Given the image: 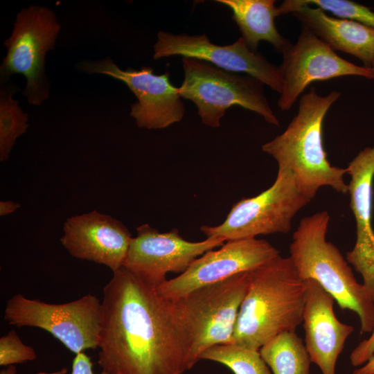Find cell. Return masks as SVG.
<instances>
[{"label": "cell", "mask_w": 374, "mask_h": 374, "mask_svg": "<svg viewBox=\"0 0 374 374\" xmlns=\"http://www.w3.org/2000/svg\"><path fill=\"white\" fill-rule=\"evenodd\" d=\"M66 373H67V369L66 368H62L58 371H55L53 372L40 371L35 374H66Z\"/></svg>", "instance_id": "30"}, {"label": "cell", "mask_w": 374, "mask_h": 374, "mask_svg": "<svg viewBox=\"0 0 374 374\" xmlns=\"http://www.w3.org/2000/svg\"><path fill=\"white\" fill-rule=\"evenodd\" d=\"M173 55L194 58L208 62L224 71L249 75L279 94L283 89L280 66L269 62L260 53L251 51L240 37L229 45L211 42L205 35H174L160 30L154 44L153 58Z\"/></svg>", "instance_id": "13"}, {"label": "cell", "mask_w": 374, "mask_h": 374, "mask_svg": "<svg viewBox=\"0 0 374 374\" xmlns=\"http://www.w3.org/2000/svg\"><path fill=\"white\" fill-rule=\"evenodd\" d=\"M249 285V271L196 289L172 301L190 335L188 368L206 349L233 341L241 304Z\"/></svg>", "instance_id": "7"}, {"label": "cell", "mask_w": 374, "mask_h": 374, "mask_svg": "<svg viewBox=\"0 0 374 374\" xmlns=\"http://www.w3.org/2000/svg\"><path fill=\"white\" fill-rule=\"evenodd\" d=\"M61 26L53 11L31 5L17 15L11 35L4 41L7 54L0 66L1 83L20 73L26 78L23 95L28 103L41 105L49 96L45 57L53 50Z\"/></svg>", "instance_id": "9"}, {"label": "cell", "mask_w": 374, "mask_h": 374, "mask_svg": "<svg viewBox=\"0 0 374 374\" xmlns=\"http://www.w3.org/2000/svg\"><path fill=\"white\" fill-rule=\"evenodd\" d=\"M4 319L15 327L44 330L77 355L98 348L102 303L91 294L64 303H48L17 294L9 299Z\"/></svg>", "instance_id": "8"}, {"label": "cell", "mask_w": 374, "mask_h": 374, "mask_svg": "<svg viewBox=\"0 0 374 374\" xmlns=\"http://www.w3.org/2000/svg\"><path fill=\"white\" fill-rule=\"evenodd\" d=\"M313 198L301 187L290 171L278 168L276 178L269 188L235 202L222 224L203 225L200 230L206 238H221L225 242L286 233L290 231L296 214Z\"/></svg>", "instance_id": "6"}, {"label": "cell", "mask_w": 374, "mask_h": 374, "mask_svg": "<svg viewBox=\"0 0 374 374\" xmlns=\"http://www.w3.org/2000/svg\"><path fill=\"white\" fill-rule=\"evenodd\" d=\"M283 57L280 66L283 89L278 105L283 111L290 110L314 82L347 75L374 79L371 68L343 59L304 26L296 43L283 53Z\"/></svg>", "instance_id": "12"}, {"label": "cell", "mask_w": 374, "mask_h": 374, "mask_svg": "<svg viewBox=\"0 0 374 374\" xmlns=\"http://www.w3.org/2000/svg\"><path fill=\"white\" fill-rule=\"evenodd\" d=\"M200 359L222 364L234 374H271L259 350L233 343L213 346L199 355Z\"/></svg>", "instance_id": "21"}, {"label": "cell", "mask_w": 374, "mask_h": 374, "mask_svg": "<svg viewBox=\"0 0 374 374\" xmlns=\"http://www.w3.org/2000/svg\"><path fill=\"white\" fill-rule=\"evenodd\" d=\"M278 16L292 13L332 50L350 54L371 68L374 62V28L334 17L302 0H286L277 7Z\"/></svg>", "instance_id": "18"}, {"label": "cell", "mask_w": 374, "mask_h": 374, "mask_svg": "<svg viewBox=\"0 0 374 374\" xmlns=\"http://www.w3.org/2000/svg\"><path fill=\"white\" fill-rule=\"evenodd\" d=\"M353 374H374V355L364 365L355 369Z\"/></svg>", "instance_id": "28"}, {"label": "cell", "mask_w": 374, "mask_h": 374, "mask_svg": "<svg viewBox=\"0 0 374 374\" xmlns=\"http://www.w3.org/2000/svg\"><path fill=\"white\" fill-rule=\"evenodd\" d=\"M371 71H372V72H373V73L374 75V62H373V63L372 64V66H371Z\"/></svg>", "instance_id": "31"}, {"label": "cell", "mask_w": 374, "mask_h": 374, "mask_svg": "<svg viewBox=\"0 0 374 374\" xmlns=\"http://www.w3.org/2000/svg\"><path fill=\"white\" fill-rule=\"evenodd\" d=\"M19 90L10 84L1 87L0 91V161L9 157L16 139L24 134L28 127V114L18 105L12 95Z\"/></svg>", "instance_id": "22"}, {"label": "cell", "mask_w": 374, "mask_h": 374, "mask_svg": "<svg viewBox=\"0 0 374 374\" xmlns=\"http://www.w3.org/2000/svg\"><path fill=\"white\" fill-rule=\"evenodd\" d=\"M60 242L74 258L104 265L113 272L123 267L131 233L119 220L94 210L69 217Z\"/></svg>", "instance_id": "15"}, {"label": "cell", "mask_w": 374, "mask_h": 374, "mask_svg": "<svg viewBox=\"0 0 374 374\" xmlns=\"http://www.w3.org/2000/svg\"><path fill=\"white\" fill-rule=\"evenodd\" d=\"M17 368L14 365L7 366L5 368H3L0 371V374H16Z\"/></svg>", "instance_id": "29"}, {"label": "cell", "mask_w": 374, "mask_h": 374, "mask_svg": "<svg viewBox=\"0 0 374 374\" xmlns=\"http://www.w3.org/2000/svg\"><path fill=\"white\" fill-rule=\"evenodd\" d=\"M374 355V327L370 337L361 341L351 352L350 360L353 366L364 364Z\"/></svg>", "instance_id": "25"}, {"label": "cell", "mask_w": 374, "mask_h": 374, "mask_svg": "<svg viewBox=\"0 0 374 374\" xmlns=\"http://www.w3.org/2000/svg\"><path fill=\"white\" fill-rule=\"evenodd\" d=\"M303 313L305 344L312 362L323 374H335L337 358L354 328L341 322L334 312V298L314 279L305 280Z\"/></svg>", "instance_id": "17"}, {"label": "cell", "mask_w": 374, "mask_h": 374, "mask_svg": "<svg viewBox=\"0 0 374 374\" xmlns=\"http://www.w3.org/2000/svg\"><path fill=\"white\" fill-rule=\"evenodd\" d=\"M330 215L326 211L303 217L293 233L290 258L303 280L317 281L342 310L359 317L361 333L374 327V301L371 292L359 283L339 249L327 241Z\"/></svg>", "instance_id": "4"}, {"label": "cell", "mask_w": 374, "mask_h": 374, "mask_svg": "<svg viewBox=\"0 0 374 374\" xmlns=\"http://www.w3.org/2000/svg\"><path fill=\"white\" fill-rule=\"evenodd\" d=\"M259 351L274 374H310V355L295 331L275 336Z\"/></svg>", "instance_id": "20"}, {"label": "cell", "mask_w": 374, "mask_h": 374, "mask_svg": "<svg viewBox=\"0 0 374 374\" xmlns=\"http://www.w3.org/2000/svg\"><path fill=\"white\" fill-rule=\"evenodd\" d=\"M136 232L123 267L156 288L167 280V274L184 272L196 258L225 242L217 238L190 242L177 229L162 233L148 224L138 226Z\"/></svg>", "instance_id": "11"}, {"label": "cell", "mask_w": 374, "mask_h": 374, "mask_svg": "<svg viewBox=\"0 0 374 374\" xmlns=\"http://www.w3.org/2000/svg\"><path fill=\"white\" fill-rule=\"evenodd\" d=\"M77 66L87 74L107 75L124 82L138 99L131 105L130 115L140 128H166L184 117L179 87L171 83L168 71L157 75L149 66L123 70L110 57L83 60Z\"/></svg>", "instance_id": "10"}, {"label": "cell", "mask_w": 374, "mask_h": 374, "mask_svg": "<svg viewBox=\"0 0 374 374\" xmlns=\"http://www.w3.org/2000/svg\"><path fill=\"white\" fill-rule=\"evenodd\" d=\"M305 281L290 257L280 254L249 271L232 343L259 350L303 321Z\"/></svg>", "instance_id": "2"}, {"label": "cell", "mask_w": 374, "mask_h": 374, "mask_svg": "<svg viewBox=\"0 0 374 374\" xmlns=\"http://www.w3.org/2000/svg\"><path fill=\"white\" fill-rule=\"evenodd\" d=\"M231 9L248 47L258 52L261 41L270 43L283 53L292 44L278 31L274 19L278 16L274 0H217Z\"/></svg>", "instance_id": "19"}, {"label": "cell", "mask_w": 374, "mask_h": 374, "mask_svg": "<svg viewBox=\"0 0 374 374\" xmlns=\"http://www.w3.org/2000/svg\"><path fill=\"white\" fill-rule=\"evenodd\" d=\"M98 364L114 374H182L190 338L172 301L124 267L104 287Z\"/></svg>", "instance_id": "1"}, {"label": "cell", "mask_w": 374, "mask_h": 374, "mask_svg": "<svg viewBox=\"0 0 374 374\" xmlns=\"http://www.w3.org/2000/svg\"><path fill=\"white\" fill-rule=\"evenodd\" d=\"M339 18L353 20L374 28V12L370 8L350 0H302Z\"/></svg>", "instance_id": "23"}, {"label": "cell", "mask_w": 374, "mask_h": 374, "mask_svg": "<svg viewBox=\"0 0 374 374\" xmlns=\"http://www.w3.org/2000/svg\"><path fill=\"white\" fill-rule=\"evenodd\" d=\"M71 374H95L93 370V364L90 357L84 352L75 355L72 362ZM98 374H114L105 371Z\"/></svg>", "instance_id": "26"}, {"label": "cell", "mask_w": 374, "mask_h": 374, "mask_svg": "<svg viewBox=\"0 0 374 374\" xmlns=\"http://www.w3.org/2000/svg\"><path fill=\"white\" fill-rule=\"evenodd\" d=\"M35 350L24 344L15 330L0 338V365L10 366L34 361Z\"/></svg>", "instance_id": "24"}, {"label": "cell", "mask_w": 374, "mask_h": 374, "mask_svg": "<svg viewBox=\"0 0 374 374\" xmlns=\"http://www.w3.org/2000/svg\"><path fill=\"white\" fill-rule=\"evenodd\" d=\"M350 206L356 222L357 239L346 260L363 278L374 301V230L372 224L374 146L360 151L346 168Z\"/></svg>", "instance_id": "16"}, {"label": "cell", "mask_w": 374, "mask_h": 374, "mask_svg": "<svg viewBox=\"0 0 374 374\" xmlns=\"http://www.w3.org/2000/svg\"><path fill=\"white\" fill-rule=\"evenodd\" d=\"M341 93L319 95L314 88L301 96L299 109L286 130L262 150L277 162L278 168L290 171L298 184L313 197L323 186L348 193L346 168L333 166L328 160L323 141L324 118Z\"/></svg>", "instance_id": "3"}, {"label": "cell", "mask_w": 374, "mask_h": 374, "mask_svg": "<svg viewBox=\"0 0 374 374\" xmlns=\"http://www.w3.org/2000/svg\"><path fill=\"white\" fill-rule=\"evenodd\" d=\"M181 98L193 101L202 123L219 127L226 109L239 105L276 126L279 121L264 94L263 84L247 74L230 72L194 58H182Z\"/></svg>", "instance_id": "5"}, {"label": "cell", "mask_w": 374, "mask_h": 374, "mask_svg": "<svg viewBox=\"0 0 374 374\" xmlns=\"http://www.w3.org/2000/svg\"><path fill=\"white\" fill-rule=\"evenodd\" d=\"M278 255L277 249L263 239L226 241L219 249L196 258L184 272L167 279L157 290L163 297L175 301L196 289L254 269Z\"/></svg>", "instance_id": "14"}, {"label": "cell", "mask_w": 374, "mask_h": 374, "mask_svg": "<svg viewBox=\"0 0 374 374\" xmlns=\"http://www.w3.org/2000/svg\"><path fill=\"white\" fill-rule=\"evenodd\" d=\"M20 204L12 201H1L0 202V215L5 216L9 215L19 208H20Z\"/></svg>", "instance_id": "27"}]
</instances>
